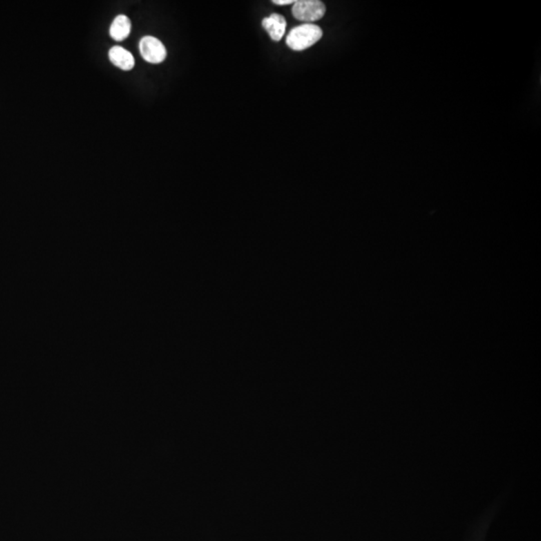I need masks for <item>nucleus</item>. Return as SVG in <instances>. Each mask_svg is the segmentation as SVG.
Masks as SVG:
<instances>
[{
	"label": "nucleus",
	"mask_w": 541,
	"mask_h": 541,
	"mask_svg": "<svg viewBox=\"0 0 541 541\" xmlns=\"http://www.w3.org/2000/svg\"><path fill=\"white\" fill-rule=\"evenodd\" d=\"M323 37V30L313 23H304L294 28L287 35L286 44L292 50L302 51L317 44Z\"/></svg>",
	"instance_id": "obj_1"
},
{
	"label": "nucleus",
	"mask_w": 541,
	"mask_h": 541,
	"mask_svg": "<svg viewBox=\"0 0 541 541\" xmlns=\"http://www.w3.org/2000/svg\"><path fill=\"white\" fill-rule=\"evenodd\" d=\"M292 13L296 19L311 23L324 17L326 6L319 0H298L294 2Z\"/></svg>",
	"instance_id": "obj_2"
},
{
	"label": "nucleus",
	"mask_w": 541,
	"mask_h": 541,
	"mask_svg": "<svg viewBox=\"0 0 541 541\" xmlns=\"http://www.w3.org/2000/svg\"><path fill=\"white\" fill-rule=\"evenodd\" d=\"M140 55L149 64H162L167 59L166 46L159 39L151 35L142 37L139 44Z\"/></svg>",
	"instance_id": "obj_3"
},
{
	"label": "nucleus",
	"mask_w": 541,
	"mask_h": 541,
	"mask_svg": "<svg viewBox=\"0 0 541 541\" xmlns=\"http://www.w3.org/2000/svg\"><path fill=\"white\" fill-rule=\"evenodd\" d=\"M262 24L274 41H280L286 32V19L283 15H278V13H273L270 17L263 19Z\"/></svg>",
	"instance_id": "obj_4"
},
{
	"label": "nucleus",
	"mask_w": 541,
	"mask_h": 541,
	"mask_svg": "<svg viewBox=\"0 0 541 541\" xmlns=\"http://www.w3.org/2000/svg\"><path fill=\"white\" fill-rule=\"evenodd\" d=\"M108 57L113 66L122 70H131L135 68V57L130 51L124 50L122 46H113L108 51Z\"/></svg>",
	"instance_id": "obj_5"
},
{
	"label": "nucleus",
	"mask_w": 541,
	"mask_h": 541,
	"mask_svg": "<svg viewBox=\"0 0 541 541\" xmlns=\"http://www.w3.org/2000/svg\"><path fill=\"white\" fill-rule=\"evenodd\" d=\"M131 31V22L126 15H120L113 19L110 28L111 39L115 41L126 39Z\"/></svg>",
	"instance_id": "obj_6"
},
{
	"label": "nucleus",
	"mask_w": 541,
	"mask_h": 541,
	"mask_svg": "<svg viewBox=\"0 0 541 541\" xmlns=\"http://www.w3.org/2000/svg\"><path fill=\"white\" fill-rule=\"evenodd\" d=\"M294 0H273V3L277 4V6H288V4H294Z\"/></svg>",
	"instance_id": "obj_7"
}]
</instances>
